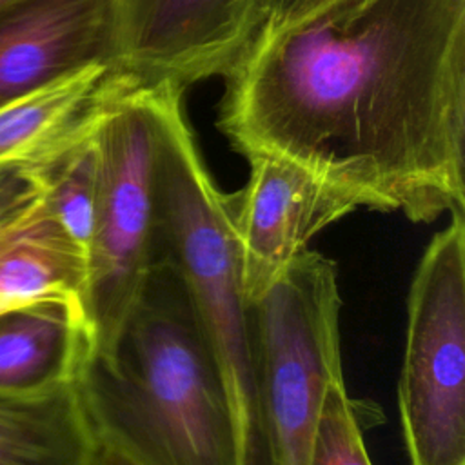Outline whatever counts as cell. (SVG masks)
I'll list each match as a JSON object with an SVG mask.
<instances>
[{
  "instance_id": "1",
  "label": "cell",
  "mask_w": 465,
  "mask_h": 465,
  "mask_svg": "<svg viewBox=\"0 0 465 465\" xmlns=\"http://www.w3.org/2000/svg\"><path fill=\"white\" fill-rule=\"evenodd\" d=\"M218 127L367 209H465V0H332L243 47Z\"/></svg>"
},
{
  "instance_id": "2",
  "label": "cell",
  "mask_w": 465,
  "mask_h": 465,
  "mask_svg": "<svg viewBox=\"0 0 465 465\" xmlns=\"http://www.w3.org/2000/svg\"><path fill=\"white\" fill-rule=\"evenodd\" d=\"M76 389L96 440L134 465H240L222 369L178 269L158 258Z\"/></svg>"
},
{
  "instance_id": "3",
  "label": "cell",
  "mask_w": 465,
  "mask_h": 465,
  "mask_svg": "<svg viewBox=\"0 0 465 465\" xmlns=\"http://www.w3.org/2000/svg\"><path fill=\"white\" fill-rule=\"evenodd\" d=\"M149 89L158 258L182 274L222 369L240 465H271L258 398L252 305L242 283L229 194L214 185L198 153L182 109L183 91L173 85Z\"/></svg>"
},
{
  "instance_id": "4",
  "label": "cell",
  "mask_w": 465,
  "mask_h": 465,
  "mask_svg": "<svg viewBox=\"0 0 465 465\" xmlns=\"http://www.w3.org/2000/svg\"><path fill=\"white\" fill-rule=\"evenodd\" d=\"M332 260L303 251L252 305L258 398L271 465H309L327 389L343 378Z\"/></svg>"
},
{
  "instance_id": "5",
  "label": "cell",
  "mask_w": 465,
  "mask_h": 465,
  "mask_svg": "<svg viewBox=\"0 0 465 465\" xmlns=\"http://www.w3.org/2000/svg\"><path fill=\"white\" fill-rule=\"evenodd\" d=\"M96 198L84 311L93 345H104L158 258L151 89L120 78L94 131Z\"/></svg>"
},
{
  "instance_id": "6",
  "label": "cell",
  "mask_w": 465,
  "mask_h": 465,
  "mask_svg": "<svg viewBox=\"0 0 465 465\" xmlns=\"http://www.w3.org/2000/svg\"><path fill=\"white\" fill-rule=\"evenodd\" d=\"M398 411L409 465H465V216L423 251L407 303Z\"/></svg>"
},
{
  "instance_id": "7",
  "label": "cell",
  "mask_w": 465,
  "mask_h": 465,
  "mask_svg": "<svg viewBox=\"0 0 465 465\" xmlns=\"http://www.w3.org/2000/svg\"><path fill=\"white\" fill-rule=\"evenodd\" d=\"M252 0H114V73L136 87L223 74L242 53Z\"/></svg>"
},
{
  "instance_id": "8",
  "label": "cell",
  "mask_w": 465,
  "mask_h": 465,
  "mask_svg": "<svg viewBox=\"0 0 465 465\" xmlns=\"http://www.w3.org/2000/svg\"><path fill=\"white\" fill-rule=\"evenodd\" d=\"M247 160V183L229 194V203L242 283L254 305L320 231L365 203L287 158L252 154Z\"/></svg>"
},
{
  "instance_id": "9",
  "label": "cell",
  "mask_w": 465,
  "mask_h": 465,
  "mask_svg": "<svg viewBox=\"0 0 465 465\" xmlns=\"http://www.w3.org/2000/svg\"><path fill=\"white\" fill-rule=\"evenodd\" d=\"M114 0H16L0 9V105L93 64L114 69Z\"/></svg>"
},
{
  "instance_id": "10",
  "label": "cell",
  "mask_w": 465,
  "mask_h": 465,
  "mask_svg": "<svg viewBox=\"0 0 465 465\" xmlns=\"http://www.w3.org/2000/svg\"><path fill=\"white\" fill-rule=\"evenodd\" d=\"M120 76L93 64L0 105V169H36L85 138Z\"/></svg>"
},
{
  "instance_id": "11",
  "label": "cell",
  "mask_w": 465,
  "mask_h": 465,
  "mask_svg": "<svg viewBox=\"0 0 465 465\" xmlns=\"http://www.w3.org/2000/svg\"><path fill=\"white\" fill-rule=\"evenodd\" d=\"M91 345L80 300H42L0 314V394H36L74 381Z\"/></svg>"
},
{
  "instance_id": "12",
  "label": "cell",
  "mask_w": 465,
  "mask_h": 465,
  "mask_svg": "<svg viewBox=\"0 0 465 465\" xmlns=\"http://www.w3.org/2000/svg\"><path fill=\"white\" fill-rule=\"evenodd\" d=\"M87 258L40 200L0 231V314L53 298L84 303Z\"/></svg>"
},
{
  "instance_id": "13",
  "label": "cell",
  "mask_w": 465,
  "mask_h": 465,
  "mask_svg": "<svg viewBox=\"0 0 465 465\" xmlns=\"http://www.w3.org/2000/svg\"><path fill=\"white\" fill-rule=\"evenodd\" d=\"M94 434L76 383L0 394V465H87Z\"/></svg>"
},
{
  "instance_id": "14",
  "label": "cell",
  "mask_w": 465,
  "mask_h": 465,
  "mask_svg": "<svg viewBox=\"0 0 465 465\" xmlns=\"http://www.w3.org/2000/svg\"><path fill=\"white\" fill-rule=\"evenodd\" d=\"M93 131L45 165L35 169L42 180L45 209L85 258L93 236L96 198V147Z\"/></svg>"
},
{
  "instance_id": "15",
  "label": "cell",
  "mask_w": 465,
  "mask_h": 465,
  "mask_svg": "<svg viewBox=\"0 0 465 465\" xmlns=\"http://www.w3.org/2000/svg\"><path fill=\"white\" fill-rule=\"evenodd\" d=\"M365 416L347 392L345 381L336 380L325 392L309 465H372L363 441Z\"/></svg>"
},
{
  "instance_id": "16",
  "label": "cell",
  "mask_w": 465,
  "mask_h": 465,
  "mask_svg": "<svg viewBox=\"0 0 465 465\" xmlns=\"http://www.w3.org/2000/svg\"><path fill=\"white\" fill-rule=\"evenodd\" d=\"M42 200V180L29 167L0 169V231Z\"/></svg>"
},
{
  "instance_id": "17",
  "label": "cell",
  "mask_w": 465,
  "mask_h": 465,
  "mask_svg": "<svg viewBox=\"0 0 465 465\" xmlns=\"http://www.w3.org/2000/svg\"><path fill=\"white\" fill-rule=\"evenodd\" d=\"M329 2L332 0H252L249 36L245 45L278 31L280 27L305 16L307 13Z\"/></svg>"
},
{
  "instance_id": "18",
  "label": "cell",
  "mask_w": 465,
  "mask_h": 465,
  "mask_svg": "<svg viewBox=\"0 0 465 465\" xmlns=\"http://www.w3.org/2000/svg\"><path fill=\"white\" fill-rule=\"evenodd\" d=\"M87 465H134V463L127 460L122 452L113 449L111 445L94 438V447Z\"/></svg>"
},
{
  "instance_id": "19",
  "label": "cell",
  "mask_w": 465,
  "mask_h": 465,
  "mask_svg": "<svg viewBox=\"0 0 465 465\" xmlns=\"http://www.w3.org/2000/svg\"><path fill=\"white\" fill-rule=\"evenodd\" d=\"M13 2H16V0H0V9L5 7V5H9V4H13Z\"/></svg>"
}]
</instances>
